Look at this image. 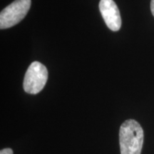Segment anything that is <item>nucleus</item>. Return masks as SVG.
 I'll return each mask as SVG.
<instances>
[{
	"label": "nucleus",
	"mask_w": 154,
	"mask_h": 154,
	"mask_svg": "<svg viewBox=\"0 0 154 154\" xmlns=\"http://www.w3.org/2000/svg\"><path fill=\"white\" fill-rule=\"evenodd\" d=\"M143 143V131L134 119L125 121L119 130L121 154H140Z\"/></svg>",
	"instance_id": "f257e3e1"
},
{
	"label": "nucleus",
	"mask_w": 154,
	"mask_h": 154,
	"mask_svg": "<svg viewBox=\"0 0 154 154\" xmlns=\"http://www.w3.org/2000/svg\"><path fill=\"white\" fill-rule=\"evenodd\" d=\"M48 79V71L44 65L38 61L30 64L25 74L23 87L26 93L36 94L43 89Z\"/></svg>",
	"instance_id": "f03ea898"
},
{
	"label": "nucleus",
	"mask_w": 154,
	"mask_h": 154,
	"mask_svg": "<svg viewBox=\"0 0 154 154\" xmlns=\"http://www.w3.org/2000/svg\"><path fill=\"white\" fill-rule=\"evenodd\" d=\"M31 0H15L0 13L1 29L10 28L19 24L30 9Z\"/></svg>",
	"instance_id": "7ed1b4c3"
},
{
	"label": "nucleus",
	"mask_w": 154,
	"mask_h": 154,
	"mask_svg": "<svg viewBox=\"0 0 154 154\" xmlns=\"http://www.w3.org/2000/svg\"><path fill=\"white\" fill-rule=\"evenodd\" d=\"M99 9L107 26L113 32H118L121 26L119 9L113 0H101Z\"/></svg>",
	"instance_id": "20e7f679"
},
{
	"label": "nucleus",
	"mask_w": 154,
	"mask_h": 154,
	"mask_svg": "<svg viewBox=\"0 0 154 154\" xmlns=\"http://www.w3.org/2000/svg\"><path fill=\"white\" fill-rule=\"evenodd\" d=\"M0 154H14V152H13L12 149L7 148V149H4L1 150Z\"/></svg>",
	"instance_id": "39448f33"
},
{
	"label": "nucleus",
	"mask_w": 154,
	"mask_h": 154,
	"mask_svg": "<svg viewBox=\"0 0 154 154\" xmlns=\"http://www.w3.org/2000/svg\"><path fill=\"white\" fill-rule=\"evenodd\" d=\"M151 10L154 17V0H151Z\"/></svg>",
	"instance_id": "423d86ee"
}]
</instances>
